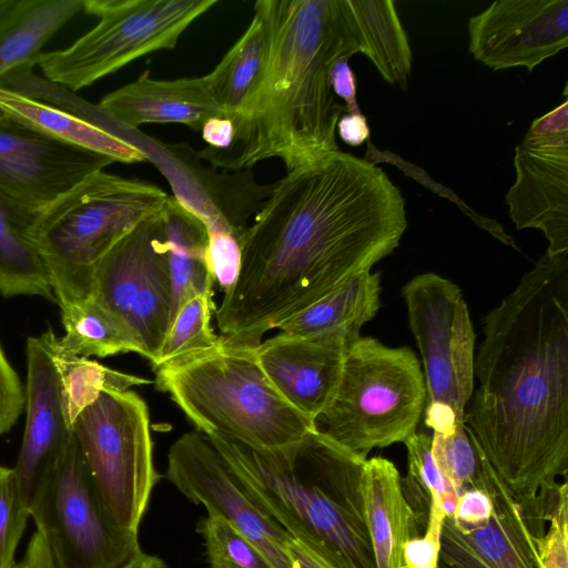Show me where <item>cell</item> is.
<instances>
[{"mask_svg": "<svg viewBox=\"0 0 568 568\" xmlns=\"http://www.w3.org/2000/svg\"><path fill=\"white\" fill-rule=\"evenodd\" d=\"M402 296L424 365L426 408L464 420L474 387L475 333L463 293L448 278L424 273Z\"/></svg>", "mask_w": 568, "mask_h": 568, "instance_id": "8fae6325", "label": "cell"}, {"mask_svg": "<svg viewBox=\"0 0 568 568\" xmlns=\"http://www.w3.org/2000/svg\"><path fill=\"white\" fill-rule=\"evenodd\" d=\"M12 568H59L45 541L34 531L28 542L21 560ZM120 568H166L165 562L153 555L141 552Z\"/></svg>", "mask_w": 568, "mask_h": 568, "instance_id": "60d3db41", "label": "cell"}, {"mask_svg": "<svg viewBox=\"0 0 568 568\" xmlns=\"http://www.w3.org/2000/svg\"><path fill=\"white\" fill-rule=\"evenodd\" d=\"M426 424L434 430L435 464L458 496L466 490H480L491 464L465 422L450 416H426Z\"/></svg>", "mask_w": 568, "mask_h": 568, "instance_id": "4dcf8cb0", "label": "cell"}, {"mask_svg": "<svg viewBox=\"0 0 568 568\" xmlns=\"http://www.w3.org/2000/svg\"><path fill=\"white\" fill-rule=\"evenodd\" d=\"M516 178L506 193L517 230L536 229L546 254L568 252V99L534 120L515 148Z\"/></svg>", "mask_w": 568, "mask_h": 568, "instance_id": "7c38bea8", "label": "cell"}, {"mask_svg": "<svg viewBox=\"0 0 568 568\" xmlns=\"http://www.w3.org/2000/svg\"><path fill=\"white\" fill-rule=\"evenodd\" d=\"M164 246L161 209L140 222L100 261L91 296L129 324V315L150 265Z\"/></svg>", "mask_w": 568, "mask_h": 568, "instance_id": "44dd1931", "label": "cell"}, {"mask_svg": "<svg viewBox=\"0 0 568 568\" xmlns=\"http://www.w3.org/2000/svg\"><path fill=\"white\" fill-rule=\"evenodd\" d=\"M154 371L156 387L205 436H223L257 450L291 453L317 430L272 385L252 348L221 343Z\"/></svg>", "mask_w": 568, "mask_h": 568, "instance_id": "5b68a950", "label": "cell"}, {"mask_svg": "<svg viewBox=\"0 0 568 568\" xmlns=\"http://www.w3.org/2000/svg\"><path fill=\"white\" fill-rule=\"evenodd\" d=\"M31 222L0 200V294L55 302L45 266L28 237Z\"/></svg>", "mask_w": 568, "mask_h": 568, "instance_id": "f546056e", "label": "cell"}, {"mask_svg": "<svg viewBox=\"0 0 568 568\" xmlns=\"http://www.w3.org/2000/svg\"><path fill=\"white\" fill-rule=\"evenodd\" d=\"M270 50L268 21L257 1L246 31L206 74L212 95L225 118L237 116L251 102L264 77Z\"/></svg>", "mask_w": 568, "mask_h": 568, "instance_id": "d4e9b609", "label": "cell"}, {"mask_svg": "<svg viewBox=\"0 0 568 568\" xmlns=\"http://www.w3.org/2000/svg\"><path fill=\"white\" fill-rule=\"evenodd\" d=\"M162 217L172 284L173 318L187 297L213 291L214 280L207 263L204 223L171 195L162 207Z\"/></svg>", "mask_w": 568, "mask_h": 568, "instance_id": "4316f807", "label": "cell"}, {"mask_svg": "<svg viewBox=\"0 0 568 568\" xmlns=\"http://www.w3.org/2000/svg\"><path fill=\"white\" fill-rule=\"evenodd\" d=\"M112 163L0 112V200L31 223L60 195Z\"/></svg>", "mask_w": 568, "mask_h": 568, "instance_id": "4fadbf2b", "label": "cell"}, {"mask_svg": "<svg viewBox=\"0 0 568 568\" xmlns=\"http://www.w3.org/2000/svg\"><path fill=\"white\" fill-rule=\"evenodd\" d=\"M445 513L436 498L430 507L425 532L408 540L403 549L405 568H437L440 549V532Z\"/></svg>", "mask_w": 568, "mask_h": 568, "instance_id": "74e56055", "label": "cell"}, {"mask_svg": "<svg viewBox=\"0 0 568 568\" xmlns=\"http://www.w3.org/2000/svg\"><path fill=\"white\" fill-rule=\"evenodd\" d=\"M480 490L491 499L488 520L480 527L458 531L493 568H541L540 536L532 531L520 504L493 466Z\"/></svg>", "mask_w": 568, "mask_h": 568, "instance_id": "7402d4cb", "label": "cell"}, {"mask_svg": "<svg viewBox=\"0 0 568 568\" xmlns=\"http://www.w3.org/2000/svg\"><path fill=\"white\" fill-rule=\"evenodd\" d=\"M169 195L159 186L98 171L36 214L28 237L38 251L60 308L92 295L104 255Z\"/></svg>", "mask_w": 568, "mask_h": 568, "instance_id": "8992f818", "label": "cell"}, {"mask_svg": "<svg viewBox=\"0 0 568 568\" xmlns=\"http://www.w3.org/2000/svg\"><path fill=\"white\" fill-rule=\"evenodd\" d=\"M407 449L408 474L430 498L439 500L445 515L452 516L458 494L439 471L432 453V437L415 432L404 442Z\"/></svg>", "mask_w": 568, "mask_h": 568, "instance_id": "e575fe53", "label": "cell"}, {"mask_svg": "<svg viewBox=\"0 0 568 568\" xmlns=\"http://www.w3.org/2000/svg\"><path fill=\"white\" fill-rule=\"evenodd\" d=\"M469 51L494 71L531 72L568 47V0H499L468 21Z\"/></svg>", "mask_w": 568, "mask_h": 568, "instance_id": "2e32d148", "label": "cell"}, {"mask_svg": "<svg viewBox=\"0 0 568 568\" xmlns=\"http://www.w3.org/2000/svg\"><path fill=\"white\" fill-rule=\"evenodd\" d=\"M271 33L262 82L231 119L229 148L197 155L215 169L251 170L277 158L287 172L339 151L336 126L345 113L331 87L335 63L359 53L348 0H261Z\"/></svg>", "mask_w": 568, "mask_h": 568, "instance_id": "3957f363", "label": "cell"}, {"mask_svg": "<svg viewBox=\"0 0 568 568\" xmlns=\"http://www.w3.org/2000/svg\"><path fill=\"white\" fill-rule=\"evenodd\" d=\"M61 310L64 335L55 338V348L82 357H106L145 349L131 326L102 306L92 296Z\"/></svg>", "mask_w": 568, "mask_h": 568, "instance_id": "f1b7e54d", "label": "cell"}, {"mask_svg": "<svg viewBox=\"0 0 568 568\" xmlns=\"http://www.w3.org/2000/svg\"><path fill=\"white\" fill-rule=\"evenodd\" d=\"M99 106L130 130L148 123H180L201 131L209 119L225 116L212 95L206 75L158 80L148 70L104 95Z\"/></svg>", "mask_w": 568, "mask_h": 568, "instance_id": "d6986e66", "label": "cell"}, {"mask_svg": "<svg viewBox=\"0 0 568 568\" xmlns=\"http://www.w3.org/2000/svg\"><path fill=\"white\" fill-rule=\"evenodd\" d=\"M55 343V341H54ZM59 372L64 414L69 426L103 390H128L131 386L151 384L141 376L112 369L88 357L64 354L53 347Z\"/></svg>", "mask_w": 568, "mask_h": 568, "instance_id": "1f68e13d", "label": "cell"}, {"mask_svg": "<svg viewBox=\"0 0 568 568\" xmlns=\"http://www.w3.org/2000/svg\"><path fill=\"white\" fill-rule=\"evenodd\" d=\"M216 0H83L98 23L68 48L33 60L43 77L74 92L151 52L173 49Z\"/></svg>", "mask_w": 568, "mask_h": 568, "instance_id": "ba28073f", "label": "cell"}, {"mask_svg": "<svg viewBox=\"0 0 568 568\" xmlns=\"http://www.w3.org/2000/svg\"><path fill=\"white\" fill-rule=\"evenodd\" d=\"M400 479L390 460L384 457L365 460L362 494L376 568H405L404 546L422 535Z\"/></svg>", "mask_w": 568, "mask_h": 568, "instance_id": "ffe728a7", "label": "cell"}, {"mask_svg": "<svg viewBox=\"0 0 568 568\" xmlns=\"http://www.w3.org/2000/svg\"><path fill=\"white\" fill-rule=\"evenodd\" d=\"M197 524L211 568H274L265 556L223 516L206 511Z\"/></svg>", "mask_w": 568, "mask_h": 568, "instance_id": "836d02e7", "label": "cell"}, {"mask_svg": "<svg viewBox=\"0 0 568 568\" xmlns=\"http://www.w3.org/2000/svg\"><path fill=\"white\" fill-rule=\"evenodd\" d=\"M359 42V53L376 67L382 78L405 90L412 73L413 55L395 2L348 0Z\"/></svg>", "mask_w": 568, "mask_h": 568, "instance_id": "83f0119b", "label": "cell"}, {"mask_svg": "<svg viewBox=\"0 0 568 568\" xmlns=\"http://www.w3.org/2000/svg\"><path fill=\"white\" fill-rule=\"evenodd\" d=\"M29 513L59 568H120L142 552L106 510L74 435Z\"/></svg>", "mask_w": 568, "mask_h": 568, "instance_id": "30bf717a", "label": "cell"}, {"mask_svg": "<svg viewBox=\"0 0 568 568\" xmlns=\"http://www.w3.org/2000/svg\"><path fill=\"white\" fill-rule=\"evenodd\" d=\"M206 437L243 493L310 552L334 568H376L362 494L366 459L318 430L291 453Z\"/></svg>", "mask_w": 568, "mask_h": 568, "instance_id": "277c9868", "label": "cell"}, {"mask_svg": "<svg viewBox=\"0 0 568 568\" xmlns=\"http://www.w3.org/2000/svg\"><path fill=\"white\" fill-rule=\"evenodd\" d=\"M83 0H0V79L41 53Z\"/></svg>", "mask_w": 568, "mask_h": 568, "instance_id": "484cf974", "label": "cell"}, {"mask_svg": "<svg viewBox=\"0 0 568 568\" xmlns=\"http://www.w3.org/2000/svg\"><path fill=\"white\" fill-rule=\"evenodd\" d=\"M287 555L294 568H334L310 552L298 541L291 540L287 545Z\"/></svg>", "mask_w": 568, "mask_h": 568, "instance_id": "bcb514c9", "label": "cell"}, {"mask_svg": "<svg viewBox=\"0 0 568 568\" xmlns=\"http://www.w3.org/2000/svg\"><path fill=\"white\" fill-rule=\"evenodd\" d=\"M406 227L400 191L366 159L336 151L287 172L241 236L239 276L214 311L222 345L256 347L369 272Z\"/></svg>", "mask_w": 568, "mask_h": 568, "instance_id": "6da1fadb", "label": "cell"}, {"mask_svg": "<svg viewBox=\"0 0 568 568\" xmlns=\"http://www.w3.org/2000/svg\"><path fill=\"white\" fill-rule=\"evenodd\" d=\"M426 400L424 374L410 348L359 336L345 349L339 382L316 427L367 459L372 449L414 434Z\"/></svg>", "mask_w": 568, "mask_h": 568, "instance_id": "52a82bcc", "label": "cell"}, {"mask_svg": "<svg viewBox=\"0 0 568 568\" xmlns=\"http://www.w3.org/2000/svg\"><path fill=\"white\" fill-rule=\"evenodd\" d=\"M493 510L490 497L479 489L466 490L458 496L454 514L450 516L459 531L483 526Z\"/></svg>", "mask_w": 568, "mask_h": 568, "instance_id": "b9f144b4", "label": "cell"}, {"mask_svg": "<svg viewBox=\"0 0 568 568\" xmlns=\"http://www.w3.org/2000/svg\"><path fill=\"white\" fill-rule=\"evenodd\" d=\"M72 432L111 517L138 534L160 479L145 402L133 390H103L74 420Z\"/></svg>", "mask_w": 568, "mask_h": 568, "instance_id": "9c48e42d", "label": "cell"}, {"mask_svg": "<svg viewBox=\"0 0 568 568\" xmlns=\"http://www.w3.org/2000/svg\"><path fill=\"white\" fill-rule=\"evenodd\" d=\"M381 274L365 272L302 311L278 328L288 336L334 341L348 346L381 307Z\"/></svg>", "mask_w": 568, "mask_h": 568, "instance_id": "603a6c76", "label": "cell"}, {"mask_svg": "<svg viewBox=\"0 0 568 568\" xmlns=\"http://www.w3.org/2000/svg\"><path fill=\"white\" fill-rule=\"evenodd\" d=\"M207 263L214 282L227 292L236 281L241 266V235L231 230H210Z\"/></svg>", "mask_w": 568, "mask_h": 568, "instance_id": "8d00e7d4", "label": "cell"}, {"mask_svg": "<svg viewBox=\"0 0 568 568\" xmlns=\"http://www.w3.org/2000/svg\"><path fill=\"white\" fill-rule=\"evenodd\" d=\"M215 308L213 291L187 297L172 318L162 346L151 363L153 369L219 347L221 337L211 325Z\"/></svg>", "mask_w": 568, "mask_h": 568, "instance_id": "d6a6232c", "label": "cell"}, {"mask_svg": "<svg viewBox=\"0 0 568 568\" xmlns=\"http://www.w3.org/2000/svg\"><path fill=\"white\" fill-rule=\"evenodd\" d=\"M24 405L20 378L0 345V435L9 432Z\"/></svg>", "mask_w": 568, "mask_h": 568, "instance_id": "ab89813d", "label": "cell"}, {"mask_svg": "<svg viewBox=\"0 0 568 568\" xmlns=\"http://www.w3.org/2000/svg\"><path fill=\"white\" fill-rule=\"evenodd\" d=\"M57 336L49 327L27 341V409L24 432L13 478L26 508L30 507L62 457L73 432L63 406L53 347Z\"/></svg>", "mask_w": 568, "mask_h": 568, "instance_id": "e0dca14e", "label": "cell"}, {"mask_svg": "<svg viewBox=\"0 0 568 568\" xmlns=\"http://www.w3.org/2000/svg\"><path fill=\"white\" fill-rule=\"evenodd\" d=\"M201 133L209 148L223 150L233 141L234 125L229 118L214 116L203 124Z\"/></svg>", "mask_w": 568, "mask_h": 568, "instance_id": "ee69618b", "label": "cell"}, {"mask_svg": "<svg viewBox=\"0 0 568 568\" xmlns=\"http://www.w3.org/2000/svg\"><path fill=\"white\" fill-rule=\"evenodd\" d=\"M165 478L193 504L226 518L274 568H294L287 555L293 537L243 493L204 434L187 432L173 443Z\"/></svg>", "mask_w": 568, "mask_h": 568, "instance_id": "5bb4252c", "label": "cell"}, {"mask_svg": "<svg viewBox=\"0 0 568 568\" xmlns=\"http://www.w3.org/2000/svg\"><path fill=\"white\" fill-rule=\"evenodd\" d=\"M0 112L43 135L108 156L114 162L148 161L146 153L139 146L67 111L1 87Z\"/></svg>", "mask_w": 568, "mask_h": 568, "instance_id": "cb8c5ba5", "label": "cell"}, {"mask_svg": "<svg viewBox=\"0 0 568 568\" xmlns=\"http://www.w3.org/2000/svg\"><path fill=\"white\" fill-rule=\"evenodd\" d=\"M331 87L334 95L345 102V113H362L357 103L356 77L348 64V59H342L333 67Z\"/></svg>", "mask_w": 568, "mask_h": 568, "instance_id": "7bdbcfd3", "label": "cell"}, {"mask_svg": "<svg viewBox=\"0 0 568 568\" xmlns=\"http://www.w3.org/2000/svg\"><path fill=\"white\" fill-rule=\"evenodd\" d=\"M437 568H493L463 537L450 516L443 520Z\"/></svg>", "mask_w": 568, "mask_h": 568, "instance_id": "f35d334b", "label": "cell"}, {"mask_svg": "<svg viewBox=\"0 0 568 568\" xmlns=\"http://www.w3.org/2000/svg\"><path fill=\"white\" fill-rule=\"evenodd\" d=\"M30 513L18 491L12 468L0 478V568H12Z\"/></svg>", "mask_w": 568, "mask_h": 568, "instance_id": "d590c367", "label": "cell"}, {"mask_svg": "<svg viewBox=\"0 0 568 568\" xmlns=\"http://www.w3.org/2000/svg\"><path fill=\"white\" fill-rule=\"evenodd\" d=\"M346 347L334 341L277 333L252 349L272 385L316 424L339 382Z\"/></svg>", "mask_w": 568, "mask_h": 568, "instance_id": "ac0fdd59", "label": "cell"}, {"mask_svg": "<svg viewBox=\"0 0 568 568\" xmlns=\"http://www.w3.org/2000/svg\"><path fill=\"white\" fill-rule=\"evenodd\" d=\"M128 141L148 155L166 176L174 197L211 229H230L243 234L251 213L268 197L273 184L258 185L251 170L234 174L217 172L201 163L197 152L186 144H166L128 132Z\"/></svg>", "mask_w": 568, "mask_h": 568, "instance_id": "9a60e30c", "label": "cell"}, {"mask_svg": "<svg viewBox=\"0 0 568 568\" xmlns=\"http://www.w3.org/2000/svg\"><path fill=\"white\" fill-rule=\"evenodd\" d=\"M483 324L464 422L528 503L568 470V252L545 254Z\"/></svg>", "mask_w": 568, "mask_h": 568, "instance_id": "7a4b0ae2", "label": "cell"}, {"mask_svg": "<svg viewBox=\"0 0 568 568\" xmlns=\"http://www.w3.org/2000/svg\"><path fill=\"white\" fill-rule=\"evenodd\" d=\"M336 132L351 146H358L369 138V126L363 113H344L337 122Z\"/></svg>", "mask_w": 568, "mask_h": 568, "instance_id": "f6af8a7d", "label": "cell"}, {"mask_svg": "<svg viewBox=\"0 0 568 568\" xmlns=\"http://www.w3.org/2000/svg\"><path fill=\"white\" fill-rule=\"evenodd\" d=\"M9 470H10V468H7V467H3V466H0V478H1L2 476H4Z\"/></svg>", "mask_w": 568, "mask_h": 568, "instance_id": "7dc6e473", "label": "cell"}]
</instances>
